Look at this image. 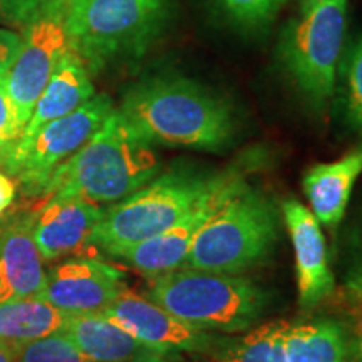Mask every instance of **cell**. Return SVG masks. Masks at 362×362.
<instances>
[{
    "label": "cell",
    "instance_id": "6da1fadb",
    "mask_svg": "<svg viewBox=\"0 0 362 362\" xmlns=\"http://www.w3.org/2000/svg\"><path fill=\"white\" fill-rule=\"evenodd\" d=\"M144 141L218 153L237 133L233 107L214 90L181 76L133 86L117 110Z\"/></svg>",
    "mask_w": 362,
    "mask_h": 362
},
{
    "label": "cell",
    "instance_id": "7a4b0ae2",
    "mask_svg": "<svg viewBox=\"0 0 362 362\" xmlns=\"http://www.w3.org/2000/svg\"><path fill=\"white\" fill-rule=\"evenodd\" d=\"M160 168L151 144L115 110L93 138L54 171L40 198H81L93 205H112L149 183Z\"/></svg>",
    "mask_w": 362,
    "mask_h": 362
},
{
    "label": "cell",
    "instance_id": "3957f363",
    "mask_svg": "<svg viewBox=\"0 0 362 362\" xmlns=\"http://www.w3.org/2000/svg\"><path fill=\"white\" fill-rule=\"evenodd\" d=\"M149 279V300L206 332H247L270 300L260 285L240 274L176 269Z\"/></svg>",
    "mask_w": 362,
    "mask_h": 362
},
{
    "label": "cell",
    "instance_id": "277c9868",
    "mask_svg": "<svg viewBox=\"0 0 362 362\" xmlns=\"http://www.w3.org/2000/svg\"><path fill=\"white\" fill-rule=\"evenodd\" d=\"M277 237L275 206L243 181L203 225L181 269L238 275L265 260Z\"/></svg>",
    "mask_w": 362,
    "mask_h": 362
},
{
    "label": "cell",
    "instance_id": "5b68a950",
    "mask_svg": "<svg viewBox=\"0 0 362 362\" xmlns=\"http://www.w3.org/2000/svg\"><path fill=\"white\" fill-rule=\"evenodd\" d=\"M193 168H175L153 178L129 197L103 211L89 238L111 255L155 237L178 221L218 180Z\"/></svg>",
    "mask_w": 362,
    "mask_h": 362
},
{
    "label": "cell",
    "instance_id": "8992f818",
    "mask_svg": "<svg viewBox=\"0 0 362 362\" xmlns=\"http://www.w3.org/2000/svg\"><path fill=\"white\" fill-rule=\"evenodd\" d=\"M168 0H67L72 51L90 72L141 57L165 22Z\"/></svg>",
    "mask_w": 362,
    "mask_h": 362
},
{
    "label": "cell",
    "instance_id": "52a82bcc",
    "mask_svg": "<svg viewBox=\"0 0 362 362\" xmlns=\"http://www.w3.org/2000/svg\"><path fill=\"white\" fill-rule=\"evenodd\" d=\"M347 27V0H324L300 12L280 37L284 69L312 104L322 107L336 93Z\"/></svg>",
    "mask_w": 362,
    "mask_h": 362
},
{
    "label": "cell",
    "instance_id": "ba28073f",
    "mask_svg": "<svg viewBox=\"0 0 362 362\" xmlns=\"http://www.w3.org/2000/svg\"><path fill=\"white\" fill-rule=\"evenodd\" d=\"M22 25L19 49L6 74V86L19 123L25 129L59 62L72 51L67 0H42Z\"/></svg>",
    "mask_w": 362,
    "mask_h": 362
},
{
    "label": "cell",
    "instance_id": "9c48e42d",
    "mask_svg": "<svg viewBox=\"0 0 362 362\" xmlns=\"http://www.w3.org/2000/svg\"><path fill=\"white\" fill-rule=\"evenodd\" d=\"M112 111L110 96L94 94L78 110L51 121L29 143L13 149L4 170L16 176L22 193L40 198L54 171L93 138Z\"/></svg>",
    "mask_w": 362,
    "mask_h": 362
},
{
    "label": "cell",
    "instance_id": "30bf717a",
    "mask_svg": "<svg viewBox=\"0 0 362 362\" xmlns=\"http://www.w3.org/2000/svg\"><path fill=\"white\" fill-rule=\"evenodd\" d=\"M243 181H245V173L238 168L220 171L214 187L168 230L144 240L138 245H133L117 257L148 277L181 269L187 260L193 240L197 238L203 225Z\"/></svg>",
    "mask_w": 362,
    "mask_h": 362
},
{
    "label": "cell",
    "instance_id": "8fae6325",
    "mask_svg": "<svg viewBox=\"0 0 362 362\" xmlns=\"http://www.w3.org/2000/svg\"><path fill=\"white\" fill-rule=\"evenodd\" d=\"M139 342L166 354L200 352L211 349L216 336L178 319L161 305L124 287L116 300L103 312Z\"/></svg>",
    "mask_w": 362,
    "mask_h": 362
},
{
    "label": "cell",
    "instance_id": "7c38bea8",
    "mask_svg": "<svg viewBox=\"0 0 362 362\" xmlns=\"http://www.w3.org/2000/svg\"><path fill=\"white\" fill-rule=\"evenodd\" d=\"M124 287L116 267L94 259H71L47 272L40 300L67 315L103 314Z\"/></svg>",
    "mask_w": 362,
    "mask_h": 362
},
{
    "label": "cell",
    "instance_id": "4fadbf2b",
    "mask_svg": "<svg viewBox=\"0 0 362 362\" xmlns=\"http://www.w3.org/2000/svg\"><path fill=\"white\" fill-rule=\"evenodd\" d=\"M282 214L296 255L298 304L302 309H314L336 288L325 238L312 210L296 198L282 203Z\"/></svg>",
    "mask_w": 362,
    "mask_h": 362
},
{
    "label": "cell",
    "instance_id": "5bb4252c",
    "mask_svg": "<svg viewBox=\"0 0 362 362\" xmlns=\"http://www.w3.org/2000/svg\"><path fill=\"white\" fill-rule=\"evenodd\" d=\"M34 240V215L0 225V302L40 298L47 274Z\"/></svg>",
    "mask_w": 362,
    "mask_h": 362
},
{
    "label": "cell",
    "instance_id": "9a60e30c",
    "mask_svg": "<svg viewBox=\"0 0 362 362\" xmlns=\"http://www.w3.org/2000/svg\"><path fill=\"white\" fill-rule=\"evenodd\" d=\"M101 208L81 198H47L34 215V240L42 260H56L89 243Z\"/></svg>",
    "mask_w": 362,
    "mask_h": 362
},
{
    "label": "cell",
    "instance_id": "2e32d148",
    "mask_svg": "<svg viewBox=\"0 0 362 362\" xmlns=\"http://www.w3.org/2000/svg\"><path fill=\"white\" fill-rule=\"evenodd\" d=\"M61 332L94 362H168L178 357L139 342L103 314L69 315Z\"/></svg>",
    "mask_w": 362,
    "mask_h": 362
},
{
    "label": "cell",
    "instance_id": "e0dca14e",
    "mask_svg": "<svg viewBox=\"0 0 362 362\" xmlns=\"http://www.w3.org/2000/svg\"><path fill=\"white\" fill-rule=\"evenodd\" d=\"M96 94L94 84L90 81V71L84 61L74 51H69L61 59L54 74L49 79L42 94L35 103L33 115L17 146L29 143L37 134L40 128L67 116L78 107L88 103ZM16 146V148H17Z\"/></svg>",
    "mask_w": 362,
    "mask_h": 362
},
{
    "label": "cell",
    "instance_id": "ac0fdd59",
    "mask_svg": "<svg viewBox=\"0 0 362 362\" xmlns=\"http://www.w3.org/2000/svg\"><path fill=\"white\" fill-rule=\"evenodd\" d=\"M362 173V144L351 149L341 160L320 163L305 171L302 188L312 214L320 225L336 226L349 205L352 188Z\"/></svg>",
    "mask_w": 362,
    "mask_h": 362
},
{
    "label": "cell",
    "instance_id": "d6986e66",
    "mask_svg": "<svg viewBox=\"0 0 362 362\" xmlns=\"http://www.w3.org/2000/svg\"><path fill=\"white\" fill-rule=\"evenodd\" d=\"M285 362H349V339L342 322L330 317L288 325Z\"/></svg>",
    "mask_w": 362,
    "mask_h": 362
},
{
    "label": "cell",
    "instance_id": "ffe728a7",
    "mask_svg": "<svg viewBox=\"0 0 362 362\" xmlns=\"http://www.w3.org/2000/svg\"><path fill=\"white\" fill-rule=\"evenodd\" d=\"M67 317L40 298L0 302V344L12 351L25 342L61 332Z\"/></svg>",
    "mask_w": 362,
    "mask_h": 362
},
{
    "label": "cell",
    "instance_id": "44dd1931",
    "mask_svg": "<svg viewBox=\"0 0 362 362\" xmlns=\"http://www.w3.org/2000/svg\"><path fill=\"white\" fill-rule=\"evenodd\" d=\"M291 322L272 320L238 337H216L205 356L211 362H285L284 337Z\"/></svg>",
    "mask_w": 362,
    "mask_h": 362
},
{
    "label": "cell",
    "instance_id": "7402d4cb",
    "mask_svg": "<svg viewBox=\"0 0 362 362\" xmlns=\"http://www.w3.org/2000/svg\"><path fill=\"white\" fill-rule=\"evenodd\" d=\"M341 104L346 123L362 136V35L341 59Z\"/></svg>",
    "mask_w": 362,
    "mask_h": 362
},
{
    "label": "cell",
    "instance_id": "603a6c76",
    "mask_svg": "<svg viewBox=\"0 0 362 362\" xmlns=\"http://www.w3.org/2000/svg\"><path fill=\"white\" fill-rule=\"evenodd\" d=\"M344 327L349 339V362H362V252L349 269L341 291Z\"/></svg>",
    "mask_w": 362,
    "mask_h": 362
},
{
    "label": "cell",
    "instance_id": "cb8c5ba5",
    "mask_svg": "<svg viewBox=\"0 0 362 362\" xmlns=\"http://www.w3.org/2000/svg\"><path fill=\"white\" fill-rule=\"evenodd\" d=\"M13 362H94L62 332L25 342L12 349Z\"/></svg>",
    "mask_w": 362,
    "mask_h": 362
},
{
    "label": "cell",
    "instance_id": "d4e9b609",
    "mask_svg": "<svg viewBox=\"0 0 362 362\" xmlns=\"http://www.w3.org/2000/svg\"><path fill=\"white\" fill-rule=\"evenodd\" d=\"M216 4L235 25L259 30L277 17L285 0H216Z\"/></svg>",
    "mask_w": 362,
    "mask_h": 362
},
{
    "label": "cell",
    "instance_id": "484cf974",
    "mask_svg": "<svg viewBox=\"0 0 362 362\" xmlns=\"http://www.w3.org/2000/svg\"><path fill=\"white\" fill-rule=\"evenodd\" d=\"M24 128L19 123L16 106L7 93L6 76L0 78V166H6L17 143L21 141Z\"/></svg>",
    "mask_w": 362,
    "mask_h": 362
},
{
    "label": "cell",
    "instance_id": "4316f807",
    "mask_svg": "<svg viewBox=\"0 0 362 362\" xmlns=\"http://www.w3.org/2000/svg\"><path fill=\"white\" fill-rule=\"evenodd\" d=\"M42 0H0V22L24 24Z\"/></svg>",
    "mask_w": 362,
    "mask_h": 362
},
{
    "label": "cell",
    "instance_id": "83f0119b",
    "mask_svg": "<svg viewBox=\"0 0 362 362\" xmlns=\"http://www.w3.org/2000/svg\"><path fill=\"white\" fill-rule=\"evenodd\" d=\"M19 34L12 33L8 29H0V78L7 74L8 67H11L13 61V56H16L17 49H19Z\"/></svg>",
    "mask_w": 362,
    "mask_h": 362
},
{
    "label": "cell",
    "instance_id": "f1b7e54d",
    "mask_svg": "<svg viewBox=\"0 0 362 362\" xmlns=\"http://www.w3.org/2000/svg\"><path fill=\"white\" fill-rule=\"evenodd\" d=\"M16 183L8 178L7 173L0 171V215L11 208L13 200H16Z\"/></svg>",
    "mask_w": 362,
    "mask_h": 362
},
{
    "label": "cell",
    "instance_id": "f546056e",
    "mask_svg": "<svg viewBox=\"0 0 362 362\" xmlns=\"http://www.w3.org/2000/svg\"><path fill=\"white\" fill-rule=\"evenodd\" d=\"M0 362H13L12 351L2 344H0Z\"/></svg>",
    "mask_w": 362,
    "mask_h": 362
},
{
    "label": "cell",
    "instance_id": "4dcf8cb0",
    "mask_svg": "<svg viewBox=\"0 0 362 362\" xmlns=\"http://www.w3.org/2000/svg\"><path fill=\"white\" fill-rule=\"evenodd\" d=\"M297 2H298V6H300V12H304V11H307V8H310V7L317 6V4L324 2V0H297Z\"/></svg>",
    "mask_w": 362,
    "mask_h": 362
},
{
    "label": "cell",
    "instance_id": "1f68e13d",
    "mask_svg": "<svg viewBox=\"0 0 362 362\" xmlns=\"http://www.w3.org/2000/svg\"><path fill=\"white\" fill-rule=\"evenodd\" d=\"M168 362H180V357H176V359H171V361H168Z\"/></svg>",
    "mask_w": 362,
    "mask_h": 362
}]
</instances>
